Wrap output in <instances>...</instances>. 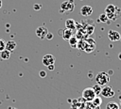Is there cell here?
I'll use <instances>...</instances> for the list:
<instances>
[{"label":"cell","instance_id":"cell-1","mask_svg":"<svg viewBox=\"0 0 121 109\" xmlns=\"http://www.w3.org/2000/svg\"><path fill=\"white\" fill-rule=\"evenodd\" d=\"M95 83L101 86H107L110 82V76L107 72L105 71H100L95 75Z\"/></svg>","mask_w":121,"mask_h":109},{"label":"cell","instance_id":"cell-2","mask_svg":"<svg viewBox=\"0 0 121 109\" xmlns=\"http://www.w3.org/2000/svg\"><path fill=\"white\" fill-rule=\"evenodd\" d=\"M95 93L93 89V87H86L85 89H83L82 91V98L87 101H92L95 97Z\"/></svg>","mask_w":121,"mask_h":109},{"label":"cell","instance_id":"cell-3","mask_svg":"<svg viewBox=\"0 0 121 109\" xmlns=\"http://www.w3.org/2000/svg\"><path fill=\"white\" fill-rule=\"evenodd\" d=\"M75 8V3H74V0H68V1H64L61 3L60 5V9L62 10V12L64 11H67V12H71L73 11Z\"/></svg>","mask_w":121,"mask_h":109},{"label":"cell","instance_id":"cell-4","mask_svg":"<svg viewBox=\"0 0 121 109\" xmlns=\"http://www.w3.org/2000/svg\"><path fill=\"white\" fill-rule=\"evenodd\" d=\"M100 95L105 98H112L114 96V91L110 86H102Z\"/></svg>","mask_w":121,"mask_h":109},{"label":"cell","instance_id":"cell-5","mask_svg":"<svg viewBox=\"0 0 121 109\" xmlns=\"http://www.w3.org/2000/svg\"><path fill=\"white\" fill-rule=\"evenodd\" d=\"M35 33H36V36L40 39H44L46 35H47V33H48V30H47V28L44 25H41V26L37 27Z\"/></svg>","mask_w":121,"mask_h":109},{"label":"cell","instance_id":"cell-6","mask_svg":"<svg viewBox=\"0 0 121 109\" xmlns=\"http://www.w3.org/2000/svg\"><path fill=\"white\" fill-rule=\"evenodd\" d=\"M42 62H43V65L45 67L52 65V64H55V56L51 54H46L43 56Z\"/></svg>","mask_w":121,"mask_h":109},{"label":"cell","instance_id":"cell-7","mask_svg":"<svg viewBox=\"0 0 121 109\" xmlns=\"http://www.w3.org/2000/svg\"><path fill=\"white\" fill-rule=\"evenodd\" d=\"M108 38L111 41H118L120 40V38H121V35L119 32H117L116 30H109L108 31Z\"/></svg>","mask_w":121,"mask_h":109},{"label":"cell","instance_id":"cell-8","mask_svg":"<svg viewBox=\"0 0 121 109\" xmlns=\"http://www.w3.org/2000/svg\"><path fill=\"white\" fill-rule=\"evenodd\" d=\"M92 13H93V8L91 6L85 5V6H82L81 7V8H80V14L83 17H89L90 15H92Z\"/></svg>","mask_w":121,"mask_h":109},{"label":"cell","instance_id":"cell-9","mask_svg":"<svg viewBox=\"0 0 121 109\" xmlns=\"http://www.w3.org/2000/svg\"><path fill=\"white\" fill-rule=\"evenodd\" d=\"M65 27L68 28V29H71V30H74L76 27H77V23L74 19L72 18H69L65 21Z\"/></svg>","mask_w":121,"mask_h":109},{"label":"cell","instance_id":"cell-10","mask_svg":"<svg viewBox=\"0 0 121 109\" xmlns=\"http://www.w3.org/2000/svg\"><path fill=\"white\" fill-rule=\"evenodd\" d=\"M117 8H118V7H116V6L113 5V4H109V5L106 7V8H105V12H104V13H106L107 15L112 14V13H114V12L117 10Z\"/></svg>","mask_w":121,"mask_h":109},{"label":"cell","instance_id":"cell-11","mask_svg":"<svg viewBox=\"0 0 121 109\" xmlns=\"http://www.w3.org/2000/svg\"><path fill=\"white\" fill-rule=\"evenodd\" d=\"M62 39H65V40H69L71 37H73V30L71 29H68V28H65L64 30H62Z\"/></svg>","mask_w":121,"mask_h":109},{"label":"cell","instance_id":"cell-12","mask_svg":"<svg viewBox=\"0 0 121 109\" xmlns=\"http://www.w3.org/2000/svg\"><path fill=\"white\" fill-rule=\"evenodd\" d=\"M16 46H17V43L14 40H9V41L6 42V48L5 49L9 50V52H12V51L15 50Z\"/></svg>","mask_w":121,"mask_h":109},{"label":"cell","instance_id":"cell-13","mask_svg":"<svg viewBox=\"0 0 121 109\" xmlns=\"http://www.w3.org/2000/svg\"><path fill=\"white\" fill-rule=\"evenodd\" d=\"M10 52L9 51V50H7V49H5V50H3V51H1L0 52V57H1V59H4V60H7V59H9L10 58Z\"/></svg>","mask_w":121,"mask_h":109},{"label":"cell","instance_id":"cell-14","mask_svg":"<svg viewBox=\"0 0 121 109\" xmlns=\"http://www.w3.org/2000/svg\"><path fill=\"white\" fill-rule=\"evenodd\" d=\"M106 109H120V106L115 101H109L106 105Z\"/></svg>","mask_w":121,"mask_h":109},{"label":"cell","instance_id":"cell-15","mask_svg":"<svg viewBox=\"0 0 121 109\" xmlns=\"http://www.w3.org/2000/svg\"><path fill=\"white\" fill-rule=\"evenodd\" d=\"M68 42H69V44L72 48H77V45H78V39L76 37H71L70 39L68 40Z\"/></svg>","mask_w":121,"mask_h":109},{"label":"cell","instance_id":"cell-16","mask_svg":"<svg viewBox=\"0 0 121 109\" xmlns=\"http://www.w3.org/2000/svg\"><path fill=\"white\" fill-rule=\"evenodd\" d=\"M91 102H92L94 105H95V106H100L101 103H102V99H101L99 96H95V99H94Z\"/></svg>","mask_w":121,"mask_h":109},{"label":"cell","instance_id":"cell-17","mask_svg":"<svg viewBox=\"0 0 121 109\" xmlns=\"http://www.w3.org/2000/svg\"><path fill=\"white\" fill-rule=\"evenodd\" d=\"M93 89H94V91H95V95H96V96H99V95H100V93H101L102 86H99V85H97V84H95V85H94V86H93Z\"/></svg>","mask_w":121,"mask_h":109},{"label":"cell","instance_id":"cell-18","mask_svg":"<svg viewBox=\"0 0 121 109\" xmlns=\"http://www.w3.org/2000/svg\"><path fill=\"white\" fill-rule=\"evenodd\" d=\"M99 21L102 22V23H107L109 20H108V17L106 15V13H102L99 15Z\"/></svg>","mask_w":121,"mask_h":109},{"label":"cell","instance_id":"cell-19","mask_svg":"<svg viewBox=\"0 0 121 109\" xmlns=\"http://www.w3.org/2000/svg\"><path fill=\"white\" fill-rule=\"evenodd\" d=\"M5 48H6V41L0 38V52L5 50Z\"/></svg>","mask_w":121,"mask_h":109},{"label":"cell","instance_id":"cell-20","mask_svg":"<svg viewBox=\"0 0 121 109\" xmlns=\"http://www.w3.org/2000/svg\"><path fill=\"white\" fill-rule=\"evenodd\" d=\"M41 8H42V5H40V4H34L33 5V9L35 11H39Z\"/></svg>","mask_w":121,"mask_h":109},{"label":"cell","instance_id":"cell-21","mask_svg":"<svg viewBox=\"0 0 121 109\" xmlns=\"http://www.w3.org/2000/svg\"><path fill=\"white\" fill-rule=\"evenodd\" d=\"M39 76H40L41 78L46 77V71H45V70H40V71H39Z\"/></svg>","mask_w":121,"mask_h":109},{"label":"cell","instance_id":"cell-22","mask_svg":"<svg viewBox=\"0 0 121 109\" xmlns=\"http://www.w3.org/2000/svg\"><path fill=\"white\" fill-rule=\"evenodd\" d=\"M53 37H54V35H53L52 33L48 32V33H47V35H46V37H45V39H48V40H51V39H53Z\"/></svg>","mask_w":121,"mask_h":109},{"label":"cell","instance_id":"cell-23","mask_svg":"<svg viewBox=\"0 0 121 109\" xmlns=\"http://www.w3.org/2000/svg\"><path fill=\"white\" fill-rule=\"evenodd\" d=\"M47 70H50V71L54 70H55V64H52V65L47 66Z\"/></svg>","mask_w":121,"mask_h":109},{"label":"cell","instance_id":"cell-24","mask_svg":"<svg viewBox=\"0 0 121 109\" xmlns=\"http://www.w3.org/2000/svg\"><path fill=\"white\" fill-rule=\"evenodd\" d=\"M89 109H100V106H95V105H94L93 103H91Z\"/></svg>","mask_w":121,"mask_h":109},{"label":"cell","instance_id":"cell-25","mask_svg":"<svg viewBox=\"0 0 121 109\" xmlns=\"http://www.w3.org/2000/svg\"><path fill=\"white\" fill-rule=\"evenodd\" d=\"M8 109H17V108L13 107V106H9V107H8Z\"/></svg>","mask_w":121,"mask_h":109},{"label":"cell","instance_id":"cell-26","mask_svg":"<svg viewBox=\"0 0 121 109\" xmlns=\"http://www.w3.org/2000/svg\"><path fill=\"white\" fill-rule=\"evenodd\" d=\"M2 5H3V3H2V0H0V8H2Z\"/></svg>","mask_w":121,"mask_h":109},{"label":"cell","instance_id":"cell-27","mask_svg":"<svg viewBox=\"0 0 121 109\" xmlns=\"http://www.w3.org/2000/svg\"><path fill=\"white\" fill-rule=\"evenodd\" d=\"M118 58H119V59H120V60H121V53H120V54H118Z\"/></svg>","mask_w":121,"mask_h":109},{"label":"cell","instance_id":"cell-28","mask_svg":"<svg viewBox=\"0 0 121 109\" xmlns=\"http://www.w3.org/2000/svg\"><path fill=\"white\" fill-rule=\"evenodd\" d=\"M120 106H121V96H120Z\"/></svg>","mask_w":121,"mask_h":109},{"label":"cell","instance_id":"cell-29","mask_svg":"<svg viewBox=\"0 0 121 109\" xmlns=\"http://www.w3.org/2000/svg\"><path fill=\"white\" fill-rule=\"evenodd\" d=\"M120 40H121V38H120Z\"/></svg>","mask_w":121,"mask_h":109}]
</instances>
